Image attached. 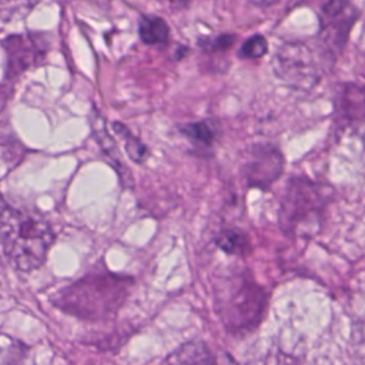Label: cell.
Wrapping results in <instances>:
<instances>
[{
  "instance_id": "cell-1",
  "label": "cell",
  "mask_w": 365,
  "mask_h": 365,
  "mask_svg": "<svg viewBox=\"0 0 365 365\" xmlns=\"http://www.w3.org/2000/svg\"><path fill=\"white\" fill-rule=\"evenodd\" d=\"M131 277L110 272L98 265L73 284L58 289L51 304L83 321H101L115 315L133 288Z\"/></svg>"
},
{
  "instance_id": "cell-2",
  "label": "cell",
  "mask_w": 365,
  "mask_h": 365,
  "mask_svg": "<svg viewBox=\"0 0 365 365\" xmlns=\"http://www.w3.org/2000/svg\"><path fill=\"white\" fill-rule=\"evenodd\" d=\"M0 240L3 255L10 265L17 271L30 272L44 264L56 232L41 212L3 198Z\"/></svg>"
},
{
  "instance_id": "cell-3",
  "label": "cell",
  "mask_w": 365,
  "mask_h": 365,
  "mask_svg": "<svg viewBox=\"0 0 365 365\" xmlns=\"http://www.w3.org/2000/svg\"><path fill=\"white\" fill-rule=\"evenodd\" d=\"M215 312L227 332L245 335L262 321L268 295L248 269L230 268L214 282Z\"/></svg>"
},
{
  "instance_id": "cell-4",
  "label": "cell",
  "mask_w": 365,
  "mask_h": 365,
  "mask_svg": "<svg viewBox=\"0 0 365 365\" xmlns=\"http://www.w3.org/2000/svg\"><path fill=\"white\" fill-rule=\"evenodd\" d=\"M331 187L307 177L289 178L279 207V225L284 232L304 234V230L319 224V218L331 201Z\"/></svg>"
},
{
  "instance_id": "cell-5",
  "label": "cell",
  "mask_w": 365,
  "mask_h": 365,
  "mask_svg": "<svg viewBox=\"0 0 365 365\" xmlns=\"http://www.w3.org/2000/svg\"><path fill=\"white\" fill-rule=\"evenodd\" d=\"M335 58L322 47H312L308 43L291 41L282 44L272 60L275 74L292 88L311 90L315 87L324 70Z\"/></svg>"
},
{
  "instance_id": "cell-6",
  "label": "cell",
  "mask_w": 365,
  "mask_h": 365,
  "mask_svg": "<svg viewBox=\"0 0 365 365\" xmlns=\"http://www.w3.org/2000/svg\"><path fill=\"white\" fill-rule=\"evenodd\" d=\"M1 46L4 51L3 84L37 66L47 53L44 40L37 34H11L3 40Z\"/></svg>"
},
{
  "instance_id": "cell-7",
  "label": "cell",
  "mask_w": 365,
  "mask_h": 365,
  "mask_svg": "<svg viewBox=\"0 0 365 365\" xmlns=\"http://www.w3.org/2000/svg\"><path fill=\"white\" fill-rule=\"evenodd\" d=\"M282 153L272 144H254L242 163V175L250 187L267 190L284 171Z\"/></svg>"
},
{
  "instance_id": "cell-8",
  "label": "cell",
  "mask_w": 365,
  "mask_h": 365,
  "mask_svg": "<svg viewBox=\"0 0 365 365\" xmlns=\"http://www.w3.org/2000/svg\"><path fill=\"white\" fill-rule=\"evenodd\" d=\"M349 0H325L321 11V44L335 58L346 41L354 21Z\"/></svg>"
},
{
  "instance_id": "cell-9",
  "label": "cell",
  "mask_w": 365,
  "mask_h": 365,
  "mask_svg": "<svg viewBox=\"0 0 365 365\" xmlns=\"http://www.w3.org/2000/svg\"><path fill=\"white\" fill-rule=\"evenodd\" d=\"M334 120L338 128H346L365 123V87L356 83H345L336 91L334 101Z\"/></svg>"
},
{
  "instance_id": "cell-10",
  "label": "cell",
  "mask_w": 365,
  "mask_h": 365,
  "mask_svg": "<svg viewBox=\"0 0 365 365\" xmlns=\"http://www.w3.org/2000/svg\"><path fill=\"white\" fill-rule=\"evenodd\" d=\"M90 128H91L96 143L100 145V150L103 151V154L106 155V158L108 160L111 167L117 171L123 185L131 187V184H133L131 173H130L128 167L123 163V158L117 148V144L107 130L106 120L96 110H93V114L90 115Z\"/></svg>"
},
{
  "instance_id": "cell-11",
  "label": "cell",
  "mask_w": 365,
  "mask_h": 365,
  "mask_svg": "<svg viewBox=\"0 0 365 365\" xmlns=\"http://www.w3.org/2000/svg\"><path fill=\"white\" fill-rule=\"evenodd\" d=\"M138 34L143 43L150 46L167 44L170 38V27L163 17L143 16L138 21Z\"/></svg>"
},
{
  "instance_id": "cell-12",
  "label": "cell",
  "mask_w": 365,
  "mask_h": 365,
  "mask_svg": "<svg viewBox=\"0 0 365 365\" xmlns=\"http://www.w3.org/2000/svg\"><path fill=\"white\" fill-rule=\"evenodd\" d=\"M165 362L208 364V362H215V359L204 342L191 341L178 346L173 354H170L165 358Z\"/></svg>"
},
{
  "instance_id": "cell-13",
  "label": "cell",
  "mask_w": 365,
  "mask_h": 365,
  "mask_svg": "<svg viewBox=\"0 0 365 365\" xmlns=\"http://www.w3.org/2000/svg\"><path fill=\"white\" fill-rule=\"evenodd\" d=\"M180 133L195 144L211 147L218 137V125L214 121L201 120L180 127Z\"/></svg>"
},
{
  "instance_id": "cell-14",
  "label": "cell",
  "mask_w": 365,
  "mask_h": 365,
  "mask_svg": "<svg viewBox=\"0 0 365 365\" xmlns=\"http://www.w3.org/2000/svg\"><path fill=\"white\" fill-rule=\"evenodd\" d=\"M217 245L230 255H247L251 252V244L242 231L235 228L222 230L217 238Z\"/></svg>"
},
{
  "instance_id": "cell-15",
  "label": "cell",
  "mask_w": 365,
  "mask_h": 365,
  "mask_svg": "<svg viewBox=\"0 0 365 365\" xmlns=\"http://www.w3.org/2000/svg\"><path fill=\"white\" fill-rule=\"evenodd\" d=\"M113 128H114L115 134L120 135L121 140L124 141L125 153L130 157V160L134 163H143L145 160V157L148 155L147 145L138 137H135L127 125H124L121 123H114Z\"/></svg>"
},
{
  "instance_id": "cell-16",
  "label": "cell",
  "mask_w": 365,
  "mask_h": 365,
  "mask_svg": "<svg viewBox=\"0 0 365 365\" xmlns=\"http://www.w3.org/2000/svg\"><path fill=\"white\" fill-rule=\"evenodd\" d=\"M40 0H0V14L3 21H9L19 14H26L36 7Z\"/></svg>"
},
{
  "instance_id": "cell-17",
  "label": "cell",
  "mask_w": 365,
  "mask_h": 365,
  "mask_svg": "<svg viewBox=\"0 0 365 365\" xmlns=\"http://www.w3.org/2000/svg\"><path fill=\"white\" fill-rule=\"evenodd\" d=\"M267 51H268L267 38L261 34H254L242 43V46L238 51V57H241V58H259V57L265 56Z\"/></svg>"
},
{
  "instance_id": "cell-18",
  "label": "cell",
  "mask_w": 365,
  "mask_h": 365,
  "mask_svg": "<svg viewBox=\"0 0 365 365\" xmlns=\"http://www.w3.org/2000/svg\"><path fill=\"white\" fill-rule=\"evenodd\" d=\"M235 41V36L232 34H221L214 38H205L200 41V47L207 51H224L228 50Z\"/></svg>"
},
{
  "instance_id": "cell-19",
  "label": "cell",
  "mask_w": 365,
  "mask_h": 365,
  "mask_svg": "<svg viewBox=\"0 0 365 365\" xmlns=\"http://www.w3.org/2000/svg\"><path fill=\"white\" fill-rule=\"evenodd\" d=\"M250 1L258 7H269V6L275 4L278 0H250Z\"/></svg>"
},
{
  "instance_id": "cell-20",
  "label": "cell",
  "mask_w": 365,
  "mask_h": 365,
  "mask_svg": "<svg viewBox=\"0 0 365 365\" xmlns=\"http://www.w3.org/2000/svg\"><path fill=\"white\" fill-rule=\"evenodd\" d=\"M171 1H174V3H181V1H184V0H171Z\"/></svg>"
}]
</instances>
